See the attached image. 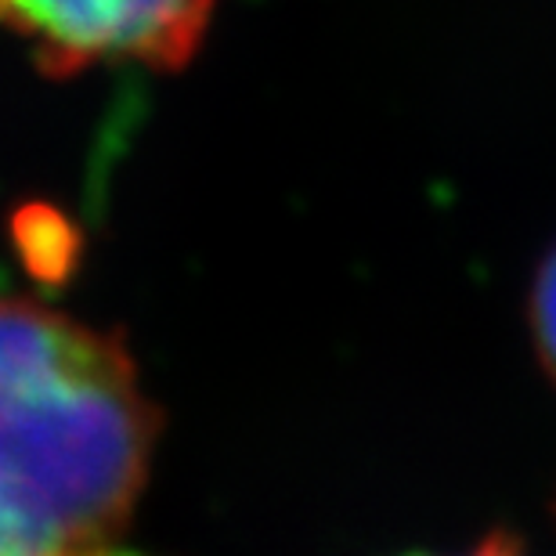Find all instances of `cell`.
<instances>
[{"label":"cell","mask_w":556,"mask_h":556,"mask_svg":"<svg viewBox=\"0 0 556 556\" xmlns=\"http://www.w3.org/2000/svg\"><path fill=\"white\" fill-rule=\"evenodd\" d=\"M155 427L113 332L0 296V549H116L149 477Z\"/></svg>","instance_id":"obj_1"},{"label":"cell","mask_w":556,"mask_h":556,"mask_svg":"<svg viewBox=\"0 0 556 556\" xmlns=\"http://www.w3.org/2000/svg\"><path fill=\"white\" fill-rule=\"evenodd\" d=\"M217 0H0V29L29 43L43 73L94 65L181 70L203 43Z\"/></svg>","instance_id":"obj_2"},{"label":"cell","mask_w":556,"mask_h":556,"mask_svg":"<svg viewBox=\"0 0 556 556\" xmlns=\"http://www.w3.org/2000/svg\"><path fill=\"white\" fill-rule=\"evenodd\" d=\"M531 326H535V340L542 351V362L556 380V250L549 261L542 264L535 278V293H531Z\"/></svg>","instance_id":"obj_3"},{"label":"cell","mask_w":556,"mask_h":556,"mask_svg":"<svg viewBox=\"0 0 556 556\" xmlns=\"http://www.w3.org/2000/svg\"><path fill=\"white\" fill-rule=\"evenodd\" d=\"M463 556H525V553H520L509 539H488L473 553H463Z\"/></svg>","instance_id":"obj_4"},{"label":"cell","mask_w":556,"mask_h":556,"mask_svg":"<svg viewBox=\"0 0 556 556\" xmlns=\"http://www.w3.org/2000/svg\"><path fill=\"white\" fill-rule=\"evenodd\" d=\"M0 556H15V553H8V549H0ZM98 556H124L119 549H109V553H98Z\"/></svg>","instance_id":"obj_5"}]
</instances>
